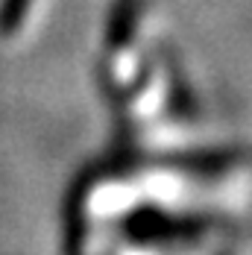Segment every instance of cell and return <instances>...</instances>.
<instances>
[{
  "label": "cell",
  "instance_id": "cell-1",
  "mask_svg": "<svg viewBox=\"0 0 252 255\" xmlns=\"http://www.w3.org/2000/svg\"><path fill=\"white\" fill-rule=\"evenodd\" d=\"M26 6H29V0H3L0 3V32L3 35L15 32L21 26V21L26 15Z\"/></svg>",
  "mask_w": 252,
  "mask_h": 255
}]
</instances>
